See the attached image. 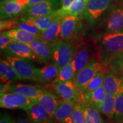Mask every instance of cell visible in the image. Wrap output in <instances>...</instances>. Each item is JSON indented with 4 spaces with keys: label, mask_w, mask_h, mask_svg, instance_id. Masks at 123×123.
Returning a JSON list of instances; mask_svg holds the SVG:
<instances>
[{
    "label": "cell",
    "mask_w": 123,
    "mask_h": 123,
    "mask_svg": "<svg viewBox=\"0 0 123 123\" xmlns=\"http://www.w3.org/2000/svg\"><path fill=\"white\" fill-rule=\"evenodd\" d=\"M123 51V33H105L99 47L100 59L107 66L118 54Z\"/></svg>",
    "instance_id": "cell-1"
},
{
    "label": "cell",
    "mask_w": 123,
    "mask_h": 123,
    "mask_svg": "<svg viewBox=\"0 0 123 123\" xmlns=\"http://www.w3.org/2000/svg\"><path fill=\"white\" fill-rule=\"evenodd\" d=\"M75 46L70 41L61 39L53 43V62L59 70L73 61Z\"/></svg>",
    "instance_id": "cell-2"
},
{
    "label": "cell",
    "mask_w": 123,
    "mask_h": 123,
    "mask_svg": "<svg viewBox=\"0 0 123 123\" xmlns=\"http://www.w3.org/2000/svg\"><path fill=\"white\" fill-rule=\"evenodd\" d=\"M95 47L93 40L88 39L75 47V53L72 61L75 76L92 58Z\"/></svg>",
    "instance_id": "cell-3"
},
{
    "label": "cell",
    "mask_w": 123,
    "mask_h": 123,
    "mask_svg": "<svg viewBox=\"0 0 123 123\" xmlns=\"http://www.w3.org/2000/svg\"><path fill=\"white\" fill-rule=\"evenodd\" d=\"M101 71H103V64L95 58H91L74 79L75 83L81 93L89 82Z\"/></svg>",
    "instance_id": "cell-4"
},
{
    "label": "cell",
    "mask_w": 123,
    "mask_h": 123,
    "mask_svg": "<svg viewBox=\"0 0 123 123\" xmlns=\"http://www.w3.org/2000/svg\"><path fill=\"white\" fill-rule=\"evenodd\" d=\"M35 103V100L20 93H0V107L2 108L22 109L26 111Z\"/></svg>",
    "instance_id": "cell-5"
},
{
    "label": "cell",
    "mask_w": 123,
    "mask_h": 123,
    "mask_svg": "<svg viewBox=\"0 0 123 123\" xmlns=\"http://www.w3.org/2000/svg\"><path fill=\"white\" fill-rule=\"evenodd\" d=\"M5 58L11 64L22 80L36 81L37 68L28 60L11 55H6Z\"/></svg>",
    "instance_id": "cell-6"
},
{
    "label": "cell",
    "mask_w": 123,
    "mask_h": 123,
    "mask_svg": "<svg viewBox=\"0 0 123 123\" xmlns=\"http://www.w3.org/2000/svg\"><path fill=\"white\" fill-rule=\"evenodd\" d=\"M53 83L54 89L62 99L75 103L79 101L81 93L74 81H62L56 79Z\"/></svg>",
    "instance_id": "cell-7"
},
{
    "label": "cell",
    "mask_w": 123,
    "mask_h": 123,
    "mask_svg": "<svg viewBox=\"0 0 123 123\" xmlns=\"http://www.w3.org/2000/svg\"><path fill=\"white\" fill-rule=\"evenodd\" d=\"M61 6L62 0H46L26 6L23 16H46L53 13Z\"/></svg>",
    "instance_id": "cell-8"
},
{
    "label": "cell",
    "mask_w": 123,
    "mask_h": 123,
    "mask_svg": "<svg viewBox=\"0 0 123 123\" xmlns=\"http://www.w3.org/2000/svg\"><path fill=\"white\" fill-rule=\"evenodd\" d=\"M105 19V33H123V6L111 5Z\"/></svg>",
    "instance_id": "cell-9"
},
{
    "label": "cell",
    "mask_w": 123,
    "mask_h": 123,
    "mask_svg": "<svg viewBox=\"0 0 123 123\" xmlns=\"http://www.w3.org/2000/svg\"><path fill=\"white\" fill-rule=\"evenodd\" d=\"M113 1L114 0H89L83 15L93 22L107 11Z\"/></svg>",
    "instance_id": "cell-10"
},
{
    "label": "cell",
    "mask_w": 123,
    "mask_h": 123,
    "mask_svg": "<svg viewBox=\"0 0 123 123\" xmlns=\"http://www.w3.org/2000/svg\"><path fill=\"white\" fill-rule=\"evenodd\" d=\"M81 26L79 16L68 15L62 18L61 25V39L70 41L75 36Z\"/></svg>",
    "instance_id": "cell-11"
},
{
    "label": "cell",
    "mask_w": 123,
    "mask_h": 123,
    "mask_svg": "<svg viewBox=\"0 0 123 123\" xmlns=\"http://www.w3.org/2000/svg\"><path fill=\"white\" fill-rule=\"evenodd\" d=\"M103 87L107 94L123 95V76L112 71L104 73Z\"/></svg>",
    "instance_id": "cell-12"
},
{
    "label": "cell",
    "mask_w": 123,
    "mask_h": 123,
    "mask_svg": "<svg viewBox=\"0 0 123 123\" xmlns=\"http://www.w3.org/2000/svg\"><path fill=\"white\" fill-rule=\"evenodd\" d=\"M27 44L33 49L41 63L47 64L53 61V43L47 42L41 39Z\"/></svg>",
    "instance_id": "cell-13"
},
{
    "label": "cell",
    "mask_w": 123,
    "mask_h": 123,
    "mask_svg": "<svg viewBox=\"0 0 123 123\" xmlns=\"http://www.w3.org/2000/svg\"><path fill=\"white\" fill-rule=\"evenodd\" d=\"M6 55H11L17 57L28 60V61H37L41 63L34 51L27 44L12 42L9 44Z\"/></svg>",
    "instance_id": "cell-14"
},
{
    "label": "cell",
    "mask_w": 123,
    "mask_h": 123,
    "mask_svg": "<svg viewBox=\"0 0 123 123\" xmlns=\"http://www.w3.org/2000/svg\"><path fill=\"white\" fill-rule=\"evenodd\" d=\"M62 18L63 17L57 10L53 13L51 14L50 15H46V16H24L19 18V20L33 24L39 29L40 30L44 31L46 29H48L53 23H54L59 18Z\"/></svg>",
    "instance_id": "cell-15"
},
{
    "label": "cell",
    "mask_w": 123,
    "mask_h": 123,
    "mask_svg": "<svg viewBox=\"0 0 123 123\" xmlns=\"http://www.w3.org/2000/svg\"><path fill=\"white\" fill-rule=\"evenodd\" d=\"M47 91L43 87L39 86L24 84H12L9 92L20 93L35 101L39 97Z\"/></svg>",
    "instance_id": "cell-16"
},
{
    "label": "cell",
    "mask_w": 123,
    "mask_h": 123,
    "mask_svg": "<svg viewBox=\"0 0 123 123\" xmlns=\"http://www.w3.org/2000/svg\"><path fill=\"white\" fill-rule=\"evenodd\" d=\"M25 7L16 1H1L0 18L2 19H15L23 15Z\"/></svg>",
    "instance_id": "cell-17"
},
{
    "label": "cell",
    "mask_w": 123,
    "mask_h": 123,
    "mask_svg": "<svg viewBox=\"0 0 123 123\" xmlns=\"http://www.w3.org/2000/svg\"><path fill=\"white\" fill-rule=\"evenodd\" d=\"M0 80L1 83L12 84L17 81L23 80L11 64L5 59L0 61Z\"/></svg>",
    "instance_id": "cell-18"
},
{
    "label": "cell",
    "mask_w": 123,
    "mask_h": 123,
    "mask_svg": "<svg viewBox=\"0 0 123 123\" xmlns=\"http://www.w3.org/2000/svg\"><path fill=\"white\" fill-rule=\"evenodd\" d=\"M75 104L62 99L58 104L54 118L60 123H73L72 113Z\"/></svg>",
    "instance_id": "cell-19"
},
{
    "label": "cell",
    "mask_w": 123,
    "mask_h": 123,
    "mask_svg": "<svg viewBox=\"0 0 123 123\" xmlns=\"http://www.w3.org/2000/svg\"><path fill=\"white\" fill-rule=\"evenodd\" d=\"M59 69L56 65L52 63L47 64L41 68H37V82L48 83L57 79L59 74Z\"/></svg>",
    "instance_id": "cell-20"
},
{
    "label": "cell",
    "mask_w": 123,
    "mask_h": 123,
    "mask_svg": "<svg viewBox=\"0 0 123 123\" xmlns=\"http://www.w3.org/2000/svg\"><path fill=\"white\" fill-rule=\"evenodd\" d=\"M25 111L27 117L36 123H47L52 120L45 109L37 103H35Z\"/></svg>",
    "instance_id": "cell-21"
},
{
    "label": "cell",
    "mask_w": 123,
    "mask_h": 123,
    "mask_svg": "<svg viewBox=\"0 0 123 123\" xmlns=\"http://www.w3.org/2000/svg\"><path fill=\"white\" fill-rule=\"evenodd\" d=\"M1 33L7 35L14 42L22 43L29 44L37 40L42 39L39 36L28 33L26 31L19 29H13Z\"/></svg>",
    "instance_id": "cell-22"
},
{
    "label": "cell",
    "mask_w": 123,
    "mask_h": 123,
    "mask_svg": "<svg viewBox=\"0 0 123 123\" xmlns=\"http://www.w3.org/2000/svg\"><path fill=\"white\" fill-rule=\"evenodd\" d=\"M60 101L61 100L54 94L47 91L35 100V102L42 105L53 119Z\"/></svg>",
    "instance_id": "cell-23"
},
{
    "label": "cell",
    "mask_w": 123,
    "mask_h": 123,
    "mask_svg": "<svg viewBox=\"0 0 123 123\" xmlns=\"http://www.w3.org/2000/svg\"><path fill=\"white\" fill-rule=\"evenodd\" d=\"M80 102L82 104L84 108L87 123H101L103 120L100 114V111L94 106L90 104L81 95Z\"/></svg>",
    "instance_id": "cell-24"
},
{
    "label": "cell",
    "mask_w": 123,
    "mask_h": 123,
    "mask_svg": "<svg viewBox=\"0 0 123 123\" xmlns=\"http://www.w3.org/2000/svg\"><path fill=\"white\" fill-rule=\"evenodd\" d=\"M62 18H59L46 29L41 35V37L47 42L54 43L61 40V25Z\"/></svg>",
    "instance_id": "cell-25"
},
{
    "label": "cell",
    "mask_w": 123,
    "mask_h": 123,
    "mask_svg": "<svg viewBox=\"0 0 123 123\" xmlns=\"http://www.w3.org/2000/svg\"><path fill=\"white\" fill-rule=\"evenodd\" d=\"M89 0H75L68 8L65 10L58 9L63 17L68 15L79 16L83 14Z\"/></svg>",
    "instance_id": "cell-26"
},
{
    "label": "cell",
    "mask_w": 123,
    "mask_h": 123,
    "mask_svg": "<svg viewBox=\"0 0 123 123\" xmlns=\"http://www.w3.org/2000/svg\"><path fill=\"white\" fill-rule=\"evenodd\" d=\"M106 95L107 93L103 86L85 94L81 93V95L84 99L87 100L90 104L94 106L99 111H100L101 105L105 99Z\"/></svg>",
    "instance_id": "cell-27"
},
{
    "label": "cell",
    "mask_w": 123,
    "mask_h": 123,
    "mask_svg": "<svg viewBox=\"0 0 123 123\" xmlns=\"http://www.w3.org/2000/svg\"><path fill=\"white\" fill-rule=\"evenodd\" d=\"M115 99L114 95L107 94L101 105L100 112L110 119H112L115 112Z\"/></svg>",
    "instance_id": "cell-28"
},
{
    "label": "cell",
    "mask_w": 123,
    "mask_h": 123,
    "mask_svg": "<svg viewBox=\"0 0 123 123\" xmlns=\"http://www.w3.org/2000/svg\"><path fill=\"white\" fill-rule=\"evenodd\" d=\"M75 78V74L74 69L72 61L63 66L59 71L57 79L58 80L62 81H74Z\"/></svg>",
    "instance_id": "cell-29"
},
{
    "label": "cell",
    "mask_w": 123,
    "mask_h": 123,
    "mask_svg": "<svg viewBox=\"0 0 123 123\" xmlns=\"http://www.w3.org/2000/svg\"><path fill=\"white\" fill-rule=\"evenodd\" d=\"M104 82V73L103 71L98 73L94 78L91 80L89 83L86 86L84 90L81 93L85 94L92 91L96 90L99 87L103 86Z\"/></svg>",
    "instance_id": "cell-30"
},
{
    "label": "cell",
    "mask_w": 123,
    "mask_h": 123,
    "mask_svg": "<svg viewBox=\"0 0 123 123\" xmlns=\"http://www.w3.org/2000/svg\"><path fill=\"white\" fill-rule=\"evenodd\" d=\"M108 65L112 72L123 75V51L116 55Z\"/></svg>",
    "instance_id": "cell-31"
},
{
    "label": "cell",
    "mask_w": 123,
    "mask_h": 123,
    "mask_svg": "<svg viewBox=\"0 0 123 123\" xmlns=\"http://www.w3.org/2000/svg\"><path fill=\"white\" fill-rule=\"evenodd\" d=\"M72 119L73 123H87L83 106L80 101L75 104L72 113Z\"/></svg>",
    "instance_id": "cell-32"
},
{
    "label": "cell",
    "mask_w": 123,
    "mask_h": 123,
    "mask_svg": "<svg viewBox=\"0 0 123 123\" xmlns=\"http://www.w3.org/2000/svg\"><path fill=\"white\" fill-rule=\"evenodd\" d=\"M14 29H21V30L26 31L28 33L39 36L40 37H41V35L43 33V31L40 30L39 29L37 28L34 25L26 22H24V21H22L19 20V19H18L16 23H15Z\"/></svg>",
    "instance_id": "cell-33"
},
{
    "label": "cell",
    "mask_w": 123,
    "mask_h": 123,
    "mask_svg": "<svg viewBox=\"0 0 123 123\" xmlns=\"http://www.w3.org/2000/svg\"><path fill=\"white\" fill-rule=\"evenodd\" d=\"M112 119L117 123L123 120V95L116 96L115 112Z\"/></svg>",
    "instance_id": "cell-34"
},
{
    "label": "cell",
    "mask_w": 123,
    "mask_h": 123,
    "mask_svg": "<svg viewBox=\"0 0 123 123\" xmlns=\"http://www.w3.org/2000/svg\"><path fill=\"white\" fill-rule=\"evenodd\" d=\"M15 19H2L0 21V30L1 32L8 31L14 29V26L17 21Z\"/></svg>",
    "instance_id": "cell-35"
},
{
    "label": "cell",
    "mask_w": 123,
    "mask_h": 123,
    "mask_svg": "<svg viewBox=\"0 0 123 123\" xmlns=\"http://www.w3.org/2000/svg\"><path fill=\"white\" fill-rule=\"evenodd\" d=\"M13 42L10 37L4 34L1 33L0 34V49L1 52H6L7 47H8L10 43Z\"/></svg>",
    "instance_id": "cell-36"
},
{
    "label": "cell",
    "mask_w": 123,
    "mask_h": 123,
    "mask_svg": "<svg viewBox=\"0 0 123 123\" xmlns=\"http://www.w3.org/2000/svg\"><path fill=\"white\" fill-rule=\"evenodd\" d=\"M0 123H14V121L8 113L1 112Z\"/></svg>",
    "instance_id": "cell-37"
},
{
    "label": "cell",
    "mask_w": 123,
    "mask_h": 123,
    "mask_svg": "<svg viewBox=\"0 0 123 123\" xmlns=\"http://www.w3.org/2000/svg\"><path fill=\"white\" fill-rule=\"evenodd\" d=\"M14 123H36L31 120L28 117H18L14 119Z\"/></svg>",
    "instance_id": "cell-38"
},
{
    "label": "cell",
    "mask_w": 123,
    "mask_h": 123,
    "mask_svg": "<svg viewBox=\"0 0 123 123\" xmlns=\"http://www.w3.org/2000/svg\"><path fill=\"white\" fill-rule=\"evenodd\" d=\"M10 85L11 84L1 83V85H0V93H8L9 92V90L10 88Z\"/></svg>",
    "instance_id": "cell-39"
},
{
    "label": "cell",
    "mask_w": 123,
    "mask_h": 123,
    "mask_svg": "<svg viewBox=\"0 0 123 123\" xmlns=\"http://www.w3.org/2000/svg\"><path fill=\"white\" fill-rule=\"evenodd\" d=\"M74 1L75 0H62V6L60 9L65 10L68 8Z\"/></svg>",
    "instance_id": "cell-40"
},
{
    "label": "cell",
    "mask_w": 123,
    "mask_h": 123,
    "mask_svg": "<svg viewBox=\"0 0 123 123\" xmlns=\"http://www.w3.org/2000/svg\"><path fill=\"white\" fill-rule=\"evenodd\" d=\"M17 2L24 7H26L28 4L29 0H15Z\"/></svg>",
    "instance_id": "cell-41"
},
{
    "label": "cell",
    "mask_w": 123,
    "mask_h": 123,
    "mask_svg": "<svg viewBox=\"0 0 123 123\" xmlns=\"http://www.w3.org/2000/svg\"><path fill=\"white\" fill-rule=\"evenodd\" d=\"M46 1V0H29V2L27 6L31 5L37 4V3H38V2H42V1Z\"/></svg>",
    "instance_id": "cell-42"
},
{
    "label": "cell",
    "mask_w": 123,
    "mask_h": 123,
    "mask_svg": "<svg viewBox=\"0 0 123 123\" xmlns=\"http://www.w3.org/2000/svg\"><path fill=\"white\" fill-rule=\"evenodd\" d=\"M1 1H15V0H1Z\"/></svg>",
    "instance_id": "cell-43"
},
{
    "label": "cell",
    "mask_w": 123,
    "mask_h": 123,
    "mask_svg": "<svg viewBox=\"0 0 123 123\" xmlns=\"http://www.w3.org/2000/svg\"><path fill=\"white\" fill-rule=\"evenodd\" d=\"M47 123H56V122H55V121H53L52 120H51L49 121V122H48Z\"/></svg>",
    "instance_id": "cell-44"
},
{
    "label": "cell",
    "mask_w": 123,
    "mask_h": 123,
    "mask_svg": "<svg viewBox=\"0 0 123 123\" xmlns=\"http://www.w3.org/2000/svg\"><path fill=\"white\" fill-rule=\"evenodd\" d=\"M109 123L106 122V121H102V123Z\"/></svg>",
    "instance_id": "cell-45"
},
{
    "label": "cell",
    "mask_w": 123,
    "mask_h": 123,
    "mask_svg": "<svg viewBox=\"0 0 123 123\" xmlns=\"http://www.w3.org/2000/svg\"><path fill=\"white\" fill-rule=\"evenodd\" d=\"M117 123H123V121H120V122Z\"/></svg>",
    "instance_id": "cell-46"
},
{
    "label": "cell",
    "mask_w": 123,
    "mask_h": 123,
    "mask_svg": "<svg viewBox=\"0 0 123 123\" xmlns=\"http://www.w3.org/2000/svg\"><path fill=\"white\" fill-rule=\"evenodd\" d=\"M120 1H121V2H122V4H123V0H120Z\"/></svg>",
    "instance_id": "cell-47"
}]
</instances>
